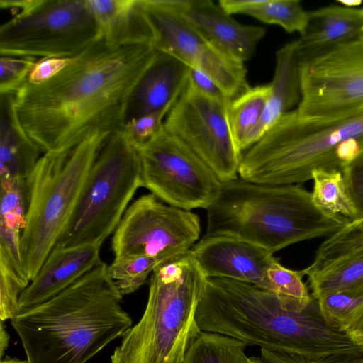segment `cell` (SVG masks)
<instances>
[{
  "mask_svg": "<svg viewBox=\"0 0 363 363\" xmlns=\"http://www.w3.org/2000/svg\"><path fill=\"white\" fill-rule=\"evenodd\" d=\"M315 300L325 322L344 331L347 325L363 311V283L321 296Z\"/></svg>",
  "mask_w": 363,
  "mask_h": 363,
  "instance_id": "obj_29",
  "label": "cell"
},
{
  "mask_svg": "<svg viewBox=\"0 0 363 363\" xmlns=\"http://www.w3.org/2000/svg\"><path fill=\"white\" fill-rule=\"evenodd\" d=\"M158 35L155 48L178 58L214 80L233 99L250 87L242 62L198 32L183 16L176 0H144Z\"/></svg>",
  "mask_w": 363,
  "mask_h": 363,
  "instance_id": "obj_14",
  "label": "cell"
},
{
  "mask_svg": "<svg viewBox=\"0 0 363 363\" xmlns=\"http://www.w3.org/2000/svg\"><path fill=\"white\" fill-rule=\"evenodd\" d=\"M303 269L286 268L274 259L267 270L269 292L277 298L281 307L289 311H302L314 301L303 281Z\"/></svg>",
  "mask_w": 363,
  "mask_h": 363,
  "instance_id": "obj_28",
  "label": "cell"
},
{
  "mask_svg": "<svg viewBox=\"0 0 363 363\" xmlns=\"http://www.w3.org/2000/svg\"><path fill=\"white\" fill-rule=\"evenodd\" d=\"M269 84L250 88L228 106L230 130L238 152L246 150V142L259 123L270 94Z\"/></svg>",
  "mask_w": 363,
  "mask_h": 363,
  "instance_id": "obj_25",
  "label": "cell"
},
{
  "mask_svg": "<svg viewBox=\"0 0 363 363\" xmlns=\"http://www.w3.org/2000/svg\"><path fill=\"white\" fill-rule=\"evenodd\" d=\"M300 62L301 119L322 122L363 111V38Z\"/></svg>",
  "mask_w": 363,
  "mask_h": 363,
  "instance_id": "obj_11",
  "label": "cell"
},
{
  "mask_svg": "<svg viewBox=\"0 0 363 363\" xmlns=\"http://www.w3.org/2000/svg\"><path fill=\"white\" fill-rule=\"evenodd\" d=\"M200 233L197 214L170 206L150 193L127 208L113 233L111 248L115 257L143 255L161 264L189 252Z\"/></svg>",
  "mask_w": 363,
  "mask_h": 363,
  "instance_id": "obj_12",
  "label": "cell"
},
{
  "mask_svg": "<svg viewBox=\"0 0 363 363\" xmlns=\"http://www.w3.org/2000/svg\"><path fill=\"white\" fill-rule=\"evenodd\" d=\"M30 281L21 276L0 248V319L12 320L19 312V298Z\"/></svg>",
  "mask_w": 363,
  "mask_h": 363,
  "instance_id": "obj_32",
  "label": "cell"
},
{
  "mask_svg": "<svg viewBox=\"0 0 363 363\" xmlns=\"http://www.w3.org/2000/svg\"><path fill=\"white\" fill-rule=\"evenodd\" d=\"M245 342L225 335L201 331L183 363H245Z\"/></svg>",
  "mask_w": 363,
  "mask_h": 363,
  "instance_id": "obj_27",
  "label": "cell"
},
{
  "mask_svg": "<svg viewBox=\"0 0 363 363\" xmlns=\"http://www.w3.org/2000/svg\"><path fill=\"white\" fill-rule=\"evenodd\" d=\"M110 134L96 132L69 151L44 154L26 179V223L21 246L23 267L30 282L63 233Z\"/></svg>",
  "mask_w": 363,
  "mask_h": 363,
  "instance_id": "obj_7",
  "label": "cell"
},
{
  "mask_svg": "<svg viewBox=\"0 0 363 363\" xmlns=\"http://www.w3.org/2000/svg\"><path fill=\"white\" fill-rule=\"evenodd\" d=\"M14 99L15 95H0V179L26 180L42 151L21 126Z\"/></svg>",
  "mask_w": 363,
  "mask_h": 363,
  "instance_id": "obj_22",
  "label": "cell"
},
{
  "mask_svg": "<svg viewBox=\"0 0 363 363\" xmlns=\"http://www.w3.org/2000/svg\"><path fill=\"white\" fill-rule=\"evenodd\" d=\"M284 310L276 296L257 286L207 278L196 320L202 331L232 337L260 348L315 362L363 354V344L328 325L319 308Z\"/></svg>",
  "mask_w": 363,
  "mask_h": 363,
  "instance_id": "obj_2",
  "label": "cell"
},
{
  "mask_svg": "<svg viewBox=\"0 0 363 363\" xmlns=\"http://www.w3.org/2000/svg\"><path fill=\"white\" fill-rule=\"evenodd\" d=\"M276 66L270 94L262 117L246 142V150L256 143L286 113L301 100V62L296 41L285 44L276 53ZM245 150V151H246Z\"/></svg>",
  "mask_w": 363,
  "mask_h": 363,
  "instance_id": "obj_21",
  "label": "cell"
},
{
  "mask_svg": "<svg viewBox=\"0 0 363 363\" xmlns=\"http://www.w3.org/2000/svg\"><path fill=\"white\" fill-rule=\"evenodd\" d=\"M191 252L206 278H225L269 291L267 270L275 259L259 246L229 235L203 236Z\"/></svg>",
  "mask_w": 363,
  "mask_h": 363,
  "instance_id": "obj_15",
  "label": "cell"
},
{
  "mask_svg": "<svg viewBox=\"0 0 363 363\" xmlns=\"http://www.w3.org/2000/svg\"><path fill=\"white\" fill-rule=\"evenodd\" d=\"M96 22L99 38L111 47L151 45L155 48L157 30L144 0H86Z\"/></svg>",
  "mask_w": 363,
  "mask_h": 363,
  "instance_id": "obj_19",
  "label": "cell"
},
{
  "mask_svg": "<svg viewBox=\"0 0 363 363\" xmlns=\"http://www.w3.org/2000/svg\"><path fill=\"white\" fill-rule=\"evenodd\" d=\"M344 331L355 341L363 344V311L347 325Z\"/></svg>",
  "mask_w": 363,
  "mask_h": 363,
  "instance_id": "obj_39",
  "label": "cell"
},
{
  "mask_svg": "<svg viewBox=\"0 0 363 363\" xmlns=\"http://www.w3.org/2000/svg\"><path fill=\"white\" fill-rule=\"evenodd\" d=\"M312 296L345 290L363 283V251L340 259L325 268L306 274Z\"/></svg>",
  "mask_w": 363,
  "mask_h": 363,
  "instance_id": "obj_26",
  "label": "cell"
},
{
  "mask_svg": "<svg viewBox=\"0 0 363 363\" xmlns=\"http://www.w3.org/2000/svg\"><path fill=\"white\" fill-rule=\"evenodd\" d=\"M0 363H28L27 359L22 360L18 358L6 356L1 359Z\"/></svg>",
  "mask_w": 363,
  "mask_h": 363,
  "instance_id": "obj_42",
  "label": "cell"
},
{
  "mask_svg": "<svg viewBox=\"0 0 363 363\" xmlns=\"http://www.w3.org/2000/svg\"><path fill=\"white\" fill-rule=\"evenodd\" d=\"M170 110L166 109L134 118L122 127L134 145L143 144L152 138L162 127L164 118Z\"/></svg>",
  "mask_w": 363,
  "mask_h": 363,
  "instance_id": "obj_34",
  "label": "cell"
},
{
  "mask_svg": "<svg viewBox=\"0 0 363 363\" xmlns=\"http://www.w3.org/2000/svg\"><path fill=\"white\" fill-rule=\"evenodd\" d=\"M0 228L21 233L26 223V180L0 179Z\"/></svg>",
  "mask_w": 363,
  "mask_h": 363,
  "instance_id": "obj_31",
  "label": "cell"
},
{
  "mask_svg": "<svg viewBox=\"0 0 363 363\" xmlns=\"http://www.w3.org/2000/svg\"><path fill=\"white\" fill-rule=\"evenodd\" d=\"M36 58L1 56L0 95H15L28 79Z\"/></svg>",
  "mask_w": 363,
  "mask_h": 363,
  "instance_id": "obj_33",
  "label": "cell"
},
{
  "mask_svg": "<svg viewBox=\"0 0 363 363\" xmlns=\"http://www.w3.org/2000/svg\"><path fill=\"white\" fill-rule=\"evenodd\" d=\"M135 145L143 187L160 200L187 211L206 209L213 201L222 182L180 139L162 127L149 140Z\"/></svg>",
  "mask_w": 363,
  "mask_h": 363,
  "instance_id": "obj_10",
  "label": "cell"
},
{
  "mask_svg": "<svg viewBox=\"0 0 363 363\" xmlns=\"http://www.w3.org/2000/svg\"><path fill=\"white\" fill-rule=\"evenodd\" d=\"M98 39V28L86 0H30L0 26V54L73 57Z\"/></svg>",
  "mask_w": 363,
  "mask_h": 363,
  "instance_id": "obj_9",
  "label": "cell"
},
{
  "mask_svg": "<svg viewBox=\"0 0 363 363\" xmlns=\"http://www.w3.org/2000/svg\"><path fill=\"white\" fill-rule=\"evenodd\" d=\"M219 6L229 15L245 14L268 24L277 25L292 33L304 32L308 11L298 0H220Z\"/></svg>",
  "mask_w": 363,
  "mask_h": 363,
  "instance_id": "obj_23",
  "label": "cell"
},
{
  "mask_svg": "<svg viewBox=\"0 0 363 363\" xmlns=\"http://www.w3.org/2000/svg\"><path fill=\"white\" fill-rule=\"evenodd\" d=\"M143 187L140 158L122 127L105 140L89 173L73 214L57 245L101 247Z\"/></svg>",
  "mask_w": 363,
  "mask_h": 363,
  "instance_id": "obj_8",
  "label": "cell"
},
{
  "mask_svg": "<svg viewBox=\"0 0 363 363\" xmlns=\"http://www.w3.org/2000/svg\"><path fill=\"white\" fill-rule=\"evenodd\" d=\"M10 335L6 331L4 322L1 321L0 327V357H4L5 352L9 346Z\"/></svg>",
  "mask_w": 363,
  "mask_h": 363,
  "instance_id": "obj_41",
  "label": "cell"
},
{
  "mask_svg": "<svg viewBox=\"0 0 363 363\" xmlns=\"http://www.w3.org/2000/svg\"><path fill=\"white\" fill-rule=\"evenodd\" d=\"M259 358L263 363H319L321 361L312 362L288 353L272 351L263 348H261V356Z\"/></svg>",
  "mask_w": 363,
  "mask_h": 363,
  "instance_id": "obj_38",
  "label": "cell"
},
{
  "mask_svg": "<svg viewBox=\"0 0 363 363\" xmlns=\"http://www.w3.org/2000/svg\"><path fill=\"white\" fill-rule=\"evenodd\" d=\"M206 279L191 250L157 266L143 314L123 335L111 363H183L202 331L196 312Z\"/></svg>",
  "mask_w": 363,
  "mask_h": 363,
  "instance_id": "obj_6",
  "label": "cell"
},
{
  "mask_svg": "<svg viewBox=\"0 0 363 363\" xmlns=\"http://www.w3.org/2000/svg\"><path fill=\"white\" fill-rule=\"evenodd\" d=\"M151 45L98 39L57 74L15 94L18 121L44 154L69 151L90 135L122 128L130 96L156 57Z\"/></svg>",
  "mask_w": 363,
  "mask_h": 363,
  "instance_id": "obj_1",
  "label": "cell"
},
{
  "mask_svg": "<svg viewBox=\"0 0 363 363\" xmlns=\"http://www.w3.org/2000/svg\"><path fill=\"white\" fill-rule=\"evenodd\" d=\"M159 264L157 259L147 256H123L114 258L108 265V273L124 296L137 291Z\"/></svg>",
  "mask_w": 363,
  "mask_h": 363,
  "instance_id": "obj_30",
  "label": "cell"
},
{
  "mask_svg": "<svg viewBox=\"0 0 363 363\" xmlns=\"http://www.w3.org/2000/svg\"><path fill=\"white\" fill-rule=\"evenodd\" d=\"M245 363H263L259 357H248Z\"/></svg>",
  "mask_w": 363,
  "mask_h": 363,
  "instance_id": "obj_43",
  "label": "cell"
},
{
  "mask_svg": "<svg viewBox=\"0 0 363 363\" xmlns=\"http://www.w3.org/2000/svg\"><path fill=\"white\" fill-rule=\"evenodd\" d=\"M228 106L203 96L187 82L163 123L164 129L186 144L221 182L238 179L241 158Z\"/></svg>",
  "mask_w": 363,
  "mask_h": 363,
  "instance_id": "obj_13",
  "label": "cell"
},
{
  "mask_svg": "<svg viewBox=\"0 0 363 363\" xmlns=\"http://www.w3.org/2000/svg\"><path fill=\"white\" fill-rule=\"evenodd\" d=\"M319 363H363V354L333 356L321 360Z\"/></svg>",
  "mask_w": 363,
  "mask_h": 363,
  "instance_id": "obj_40",
  "label": "cell"
},
{
  "mask_svg": "<svg viewBox=\"0 0 363 363\" xmlns=\"http://www.w3.org/2000/svg\"><path fill=\"white\" fill-rule=\"evenodd\" d=\"M363 38L361 8L332 4L308 11L307 26L296 41L300 62Z\"/></svg>",
  "mask_w": 363,
  "mask_h": 363,
  "instance_id": "obj_20",
  "label": "cell"
},
{
  "mask_svg": "<svg viewBox=\"0 0 363 363\" xmlns=\"http://www.w3.org/2000/svg\"><path fill=\"white\" fill-rule=\"evenodd\" d=\"M101 262L50 299L11 320L28 363H86L123 337L132 319Z\"/></svg>",
  "mask_w": 363,
  "mask_h": 363,
  "instance_id": "obj_3",
  "label": "cell"
},
{
  "mask_svg": "<svg viewBox=\"0 0 363 363\" xmlns=\"http://www.w3.org/2000/svg\"><path fill=\"white\" fill-rule=\"evenodd\" d=\"M311 179L313 202L323 213L347 223L362 216L342 171L315 169L312 172Z\"/></svg>",
  "mask_w": 363,
  "mask_h": 363,
  "instance_id": "obj_24",
  "label": "cell"
},
{
  "mask_svg": "<svg viewBox=\"0 0 363 363\" xmlns=\"http://www.w3.org/2000/svg\"><path fill=\"white\" fill-rule=\"evenodd\" d=\"M189 69L174 56L157 50L130 96L124 124L147 114L170 110L187 84Z\"/></svg>",
  "mask_w": 363,
  "mask_h": 363,
  "instance_id": "obj_18",
  "label": "cell"
},
{
  "mask_svg": "<svg viewBox=\"0 0 363 363\" xmlns=\"http://www.w3.org/2000/svg\"><path fill=\"white\" fill-rule=\"evenodd\" d=\"M100 248L91 245L62 247L57 244L21 294L19 311L50 299L103 262Z\"/></svg>",
  "mask_w": 363,
  "mask_h": 363,
  "instance_id": "obj_17",
  "label": "cell"
},
{
  "mask_svg": "<svg viewBox=\"0 0 363 363\" xmlns=\"http://www.w3.org/2000/svg\"><path fill=\"white\" fill-rule=\"evenodd\" d=\"M206 211L204 236H233L273 254L294 243L329 237L347 224L319 211L311 192L299 184L241 179L222 182Z\"/></svg>",
  "mask_w": 363,
  "mask_h": 363,
  "instance_id": "obj_4",
  "label": "cell"
},
{
  "mask_svg": "<svg viewBox=\"0 0 363 363\" xmlns=\"http://www.w3.org/2000/svg\"><path fill=\"white\" fill-rule=\"evenodd\" d=\"M342 172L350 192L363 216V156L353 162Z\"/></svg>",
  "mask_w": 363,
  "mask_h": 363,
  "instance_id": "obj_37",
  "label": "cell"
},
{
  "mask_svg": "<svg viewBox=\"0 0 363 363\" xmlns=\"http://www.w3.org/2000/svg\"><path fill=\"white\" fill-rule=\"evenodd\" d=\"M361 18H362V30H363V7L361 8Z\"/></svg>",
  "mask_w": 363,
  "mask_h": 363,
  "instance_id": "obj_44",
  "label": "cell"
},
{
  "mask_svg": "<svg viewBox=\"0 0 363 363\" xmlns=\"http://www.w3.org/2000/svg\"><path fill=\"white\" fill-rule=\"evenodd\" d=\"M363 156V111L312 122L293 109L241 155V179L259 184H298L315 169L343 171Z\"/></svg>",
  "mask_w": 363,
  "mask_h": 363,
  "instance_id": "obj_5",
  "label": "cell"
},
{
  "mask_svg": "<svg viewBox=\"0 0 363 363\" xmlns=\"http://www.w3.org/2000/svg\"><path fill=\"white\" fill-rule=\"evenodd\" d=\"M188 84L203 96L224 105H228L231 99L210 77L194 68L189 69Z\"/></svg>",
  "mask_w": 363,
  "mask_h": 363,
  "instance_id": "obj_35",
  "label": "cell"
},
{
  "mask_svg": "<svg viewBox=\"0 0 363 363\" xmlns=\"http://www.w3.org/2000/svg\"><path fill=\"white\" fill-rule=\"evenodd\" d=\"M72 57H48L38 60L27 81L33 84L43 83L60 72L72 60Z\"/></svg>",
  "mask_w": 363,
  "mask_h": 363,
  "instance_id": "obj_36",
  "label": "cell"
},
{
  "mask_svg": "<svg viewBox=\"0 0 363 363\" xmlns=\"http://www.w3.org/2000/svg\"><path fill=\"white\" fill-rule=\"evenodd\" d=\"M185 19L217 48L244 62L266 33L262 26L244 25L211 0H176Z\"/></svg>",
  "mask_w": 363,
  "mask_h": 363,
  "instance_id": "obj_16",
  "label": "cell"
}]
</instances>
